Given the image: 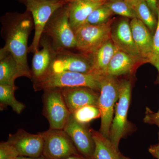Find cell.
<instances>
[{"instance_id":"6da1fadb","label":"cell","mask_w":159,"mask_h":159,"mask_svg":"<svg viewBox=\"0 0 159 159\" xmlns=\"http://www.w3.org/2000/svg\"><path fill=\"white\" fill-rule=\"evenodd\" d=\"M1 35L5 42L2 48L13 55L23 77L32 80L31 70L28 65V39L34 26L31 13L8 12L1 18Z\"/></svg>"},{"instance_id":"7a4b0ae2","label":"cell","mask_w":159,"mask_h":159,"mask_svg":"<svg viewBox=\"0 0 159 159\" xmlns=\"http://www.w3.org/2000/svg\"><path fill=\"white\" fill-rule=\"evenodd\" d=\"M69 4L56 10L44 29L43 35L48 39L56 52L71 51L76 48L75 33L69 21Z\"/></svg>"},{"instance_id":"3957f363","label":"cell","mask_w":159,"mask_h":159,"mask_svg":"<svg viewBox=\"0 0 159 159\" xmlns=\"http://www.w3.org/2000/svg\"><path fill=\"white\" fill-rule=\"evenodd\" d=\"M102 75L63 71L48 72L43 77L32 81L35 92L47 89L87 87L100 92Z\"/></svg>"},{"instance_id":"277c9868","label":"cell","mask_w":159,"mask_h":159,"mask_svg":"<svg viewBox=\"0 0 159 159\" xmlns=\"http://www.w3.org/2000/svg\"><path fill=\"white\" fill-rule=\"evenodd\" d=\"M120 82L121 80L117 77L108 74L101 76V90L98 102V107L101 113L99 131L108 139L113 119L114 107L119 98Z\"/></svg>"},{"instance_id":"5b68a950","label":"cell","mask_w":159,"mask_h":159,"mask_svg":"<svg viewBox=\"0 0 159 159\" xmlns=\"http://www.w3.org/2000/svg\"><path fill=\"white\" fill-rule=\"evenodd\" d=\"M115 19L99 25L83 24L74 31L76 49L79 52L91 55L111 38V26Z\"/></svg>"},{"instance_id":"8992f818","label":"cell","mask_w":159,"mask_h":159,"mask_svg":"<svg viewBox=\"0 0 159 159\" xmlns=\"http://www.w3.org/2000/svg\"><path fill=\"white\" fill-rule=\"evenodd\" d=\"M131 96L130 80L123 79L120 82V94L115 110L109 139L117 150H119L120 140L125 138L129 130L127 115Z\"/></svg>"},{"instance_id":"52a82bcc","label":"cell","mask_w":159,"mask_h":159,"mask_svg":"<svg viewBox=\"0 0 159 159\" xmlns=\"http://www.w3.org/2000/svg\"><path fill=\"white\" fill-rule=\"evenodd\" d=\"M66 2L65 0H29L25 3L26 10L31 13L34 21V34L29 47V53L39 50L44 29L51 16Z\"/></svg>"},{"instance_id":"ba28073f","label":"cell","mask_w":159,"mask_h":159,"mask_svg":"<svg viewBox=\"0 0 159 159\" xmlns=\"http://www.w3.org/2000/svg\"><path fill=\"white\" fill-rule=\"evenodd\" d=\"M43 96V114L48 121L50 128L63 129L71 115L60 89L44 90Z\"/></svg>"},{"instance_id":"9c48e42d","label":"cell","mask_w":159,"mask_h":159,"mask_svg":"<svg viewBox=\"0 0 159 159\" xmlns=\"http://www.w3.org/2000/svg\"><path fill=\"white\" fill-rule=\"evenodd\" d=\"M44 140L43 155L48 159H63L80 153L74 142L63 129H49L40 133Z\"/></svg>"},{"instance_id":"30bf717a","label":"cell","mask_w":159,"mask_h":159,"mask_svg":"<svg viewBox=\"0 0 159 159\" xmlns=\"http://www.w3.org/2000/svg\"><path fill=\"white\" fill-rule=\"evenodd\" d=\"M93 68L91 55L64 51L56 52L49 72L60 73L70 71L82 74H93Z\"/></svg>"},{"instance_id":"8fae6325","label":"cell","mask_w":159,"mask_h":159,"mask_svg":"<svg viewBox=\"0 0 159 159\" xmlns=\"http://www.w3.org/2000/svg\"><path fill=\"white\" fill-rule=\"evenodd\" d=\"M68 135L80 154L89 158L95 159V142L91 129L87 125L77 122L71 114L63 129Z\"/></svg>"},{"instance_id":"7c38bea8","label":"cell","mask_w":159,"mask_h":159,"mask_svg":"<svg viewBox=\"0 0 159 159\" xmlns=\"http://www.w3.org/2000/svg\"><path fill=\"white\" fill-rule=\"evenodd\" d=\"M7 141L16 148L19 156L38 157L43 155L44 140L40 133L35 134L19 129L10 134Z\"/></svg>"},{"instance_id":"4fadbf2b","label":"cell","mask_w":159,"mask_h":159,"mask_svg":"<svg viewBox=\"0 0 159 159\" xmlns=\"http://www.w3.org/2000/svg\"><path fill=\"white\" fill-rule=\"evenodd\" d=\"M66 105L71 114L88 105L98 107L100 92L87 87L60 89Z\"/></svg>"},{"instance_id":"5bb4252c","label":"cell","mask_w":159,"mask_h":159,"mask_svg":"<svg viewBox=\"0 0 159 159\" xmlns=\"http://www.w3.org/2000/svg\"><path fill=\"white\" fill-rule=\"evenodd\" d=\"M130 22L129 19L125 17L118 20H115L111 29V40L119 50L134 57L143 59L134 42Z\"/></svg>"},{"instance_id":"9a60e30c","label":"cell","mask_w":159,"mask_h":159,"mask_svg":"<svg viewBox=\"0 0 159 159\" xmlns=\"http://www.w3.org/2000/svg\"><path fill=\"white\" fill-rule=\"evenodd\" d=\"M42 47L41 50L34 53L31 64L32 81L39 79L50 70L51 64L56 55L51 42L48 38L43 35L40 42Z\"/></svg>"},{"instance_id":"2e32d148","label":"cell","mask_w":159,"mask_h":159,"mask_svg":"<svg viewBox=\"0 0 159 159\" xmlns=\"http://www.w3.org/2000/svg\"><path fill=\"white\" fill-rule=\"evenodd\" d=\"M130 24L134 42L138 51L141 57L148 63L154 55L153 35L139 19H131Z\"/></svg>"},{"instance_id":"e0dca14e","label":"cell","mask_w":159,"mask_h":159,"mask_svg":"<svg viewBox=\"0 0 159 159\" xmlns=\"http://www.w3.org/2000/svg\"><path fill=\"white\" fill-rule=\"evenodd\" d=\"M146 63L145 60L134 57L117 49L111 60L106 74L119 77L129 74L142 64Z\"/></svg>"},{"instance_id":"ac0fdd59","label":"cell","mask_w":159,"mask_h":159,"mask_svg":"<svg viewBox=\"0 0 159 159\" xmlns=\"http://www.w3.org/2000/svg\"><path fill=\"white\" fill-rule=\"evenodd\" d=\"M104 3L87 0L68 3L70 7L69 21L74 31L84 24L93 11Z\"/></svg>"},{"instance_id":"d6986e66","label":"cell","mask_w":159,"mask_h":159,"mask_svg":"<svg viewBox=\"0 0 159 159\" xmlns=\"http://www.w3.org/2000/svg\"><path fill=\"white\" fill-rule=\"evenodd\" d=\"M23 77L17 63L9 51L0 50V84L15 85V81Z\"/></svg>"},{"instance_id":"ffe728a7","label":"cell","mask_w":159,"mask_h":159,"mask_svg":"<svg viewBox=\"0 0 159 159\" xmlns=\"http://www.w3.org/2000/svg\"><path fill=\"white\" fill-rule=\"evenodd\" d=\"M117 49L111 39L91 54L93 64L92 73L97 75H105L111 60Z\"/></svg>"},{"instance_id":"44dd1931","label":"cell","mask_w":159,"mask_h":159,"mask_svg":"<svg viewBox=\"0 0 159 159\" xmlns=\"http://www.w3.org/2000/svg\"><path fill=\"white\" fill-rule=\"evenodd\" d=\"M91 132L95 144V159H121V152L109 139L102 135L99 131L91 129Z\"/></svg>"},{"instance_id":"7402d4cb","label":"cell","mask_w":159,"mask_h":159,"mask_svg":"<svg viewBox=\"0 0 159 159\" xmlns=\"http://www.w3.org/2000/svg\"><path fill=\"white\" fill-rule=\"evenodd\" d=\"M18 89L15 85L0 84V106L2 110L10 106L15 112L20 114L25 108V105L18 101L15 97V91Z\"/></svg>"},{"instance_id":"603a6c76","label":"cell","mask_w":159,"mask_h":159,"mask_svg":"<svg viewBox=\"0 0 159 159\" xmlns=\"http://www.w3.org/2000/svg\"><path fill=\"white\" fill-rule=\"evenodd\" d=\"M133 7L137 18L148 27L154 34L157 27V17L149 8L145 0H135L130 3Z\"/></svg>"},{"instance_id":"cb8c5ba5","label":"cell","mask_w":159,"mask_h":159,"mask_svg":"<svg viewBox=\"0 0 159 159\" xmlns=\"http://www.w3.org/2000/svg\"><path fill=\"white\" fill-rule=\"evenodd\" d=\"M105 4L114 14L131 19L138 18L131 4L126 0H107Z\"/></svg>"},{"instance_id":"d4e9b609","label":"cell","mask_w":159,"mask_h":159,"mask_svg":"<svg viewBox=\"0 0 159 159\" xmlns=\"http://www.w3.org/2000/svg\"><path fill=\"white\" fill-rule=\"evenodd\" d=\"M72 115L77 122L83 125H87L91 121L101 116L99 107L94 105L86 106L78 109Z\"/></svg>"},{"instance_id":"484cf974","label":"cell","mask_w":159,"mask_h":159,"mask_svg":"<svg viewBox=\"0 0 159 159\" xmlns=\"http://www.w3.org/2000/svg\"><path fill=\"white\" fill-rule=\"evenodd\" d=\"M113 14L104 3L93 11L84 24L99 25L105 24L111 19V17Z\"/></svg>"},{"instance_id":"4316f807","label":"cell","mask_w":159,"mask_h":159,"mask_svg":"<svg viewBox=\"0 0 159 159\" xmlns=\"http://www.w3.org/2000/svg\"><path fill=\"white\" fill-rule=\"evenodd\" d=\"M17 151L8 141L0 143V159H17Z\"/></svg>"},{"instance_id":"83f0119b","label":"cell","mask_w":159,"mask_h":159,"mask_svg":"<svg viewBox=\"0 0 159 159\" xmlns=\"http://www.w3.org/2000/svg\"><path fill=\"white\" fill-rule=\"evenodd\" d=\"M156 82L159 85V76L157 78ZM143 121L146 124L155 125L158 126L159 128L158 138L159 141V109L157 112H155L152 111L149 107H146Z\"/></svg>"},{"instance_id":"f1b7e54d","label":"cell","mask_w":159,"mask_h":159,"mask_svg":"<svg viewBox=\"0 0 159 159\" xmlns=\"http://www.w3.org/2000/svg\"><path fill=\"white\" fill-rule=\"evenodd\" d=\"M154 55L159 56V0L157 2V27L153 35Z\"/></svg>"},{"instance_id":"f546056e","label":"cell","mask_w":159,"mask_h":159,"mask_svg":"<svg viewBox=\"0 0 159 159\" xmlns=\"http://www.w3.org/2000/svg\"><path fill=\"white\" fill-rule=\"evenodd\" d=\"M149 153L157 159H159V142L157 144L150 145L148 148Z\"/></svg>"},{"instance_id":"4dcf8cb0","label":"cell","mask_w":159,"mask_h":159,"mask_svg":"<svg viewBox=\"0 0 159 159\" xmlns=\"http://www.w3.org/2000/svg\"><path fill=\"white\" fill-rule=\"evenodd\" d=\"M152 13L157 17V0H145Z\"/></svg>"},{"instance_id":"1f68e13d","label":"cell","mask_w":159,"mask_h":159,"mask_svg":"<svg viewBox=\"0 0 159 159\" xmlns=\"http://www.w3.org/2000/svg\"><path fill=\"white\" fill-rule=\"evenodd\" d=\"M148 63L152 65L157 69L159 74V56L153 55L149 60Z\"/></svg>"},{"instance_id":"d6a6232c","label":"cell","mask_w":159,"mask_h":159,"mask_svg":"<svg viewBox=\"0 0 159 159\" xmlns=\"http://www.w3.org/2000/svg\"><path fill=\"white\" fill-rule=\"evenodd\" d=\"M63 159H95L89 158L87 157L82 155L80 154V153L78 154L74 155L68 157L66 158Z\"/></svg>"},{"instance_id":"836d02e7","label":"cell","mask_w":159,"mask_h":159,"mask_svg":"<svg viewBox=\"0 0 159 159\" xmlns=\"http://www.w3.org/2000/svg\"><path fill=\"white\" fill-rule=\"evenodd\" d=\"M17 159H48L43 156L42 155L38 157H18Z\"/></svg>"},{"instance_id":"e575fe53","label":"cell","mask_w":159,"mask_h":159,"mask_svg":"<svg viewBox=\"0 0 159 159\" xmlns=\"http://www.w3.org/2000/svg\"><path fill=\"white\" fill-rule=\"evenodd\" d=\"M66 3L71 2H74V1H80V0H65ZM87 1H92L94 2H105L107 0H87Z\"/></svg>"},{"instance_id":"d590c367","label":"cell","mask_w":159,"mask_h":159,"mask_svg":"<svg viewBox=\"0 0 159 159\" xmlns=\"http://www.w3.org/2000/svg\"><path fill=\"white\" fill-rule=\"evenodd\" d=\"M120 157H121V159H131L130 158L125 156L123 155L121 153H120Z\"/></svg>"},{"instance_id":"8d00e7d4","label":"cell","mask_w":159,"mask_h":159,"mask_svg":"<svg viewBox=\"0 0 159 159\" xmlns=\"http://www.w3.org/2000/svg\"><path fill=\"white\" fill-rule=\"evenodd\" d=\"M17 1H19L20 2L23 3V4H25V3L26 2L29 1V0H17Z\"/></svg>"},{"instance_id":"74e56055","label":"cell","mask_w":159,"mask_h":159,"mask_svg":"<svg viewBox=\"0 0 159 159\" xmlns=\"http://www.w3.org/2000/svg\"><path fill=\"white\" fill-rule=\"evenodd\" d=\"M126 1H127V2H128L129 3H132V2H133L135 0H126Z\"/></svg>"}]
</instances>
